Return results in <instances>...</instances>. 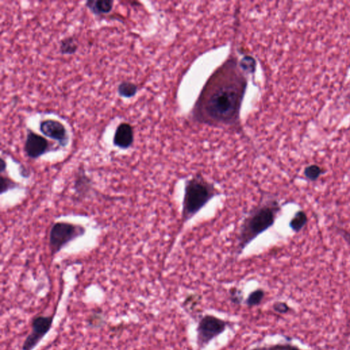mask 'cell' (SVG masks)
Returning a JSON list of instances; mask_svg holds the SVG:
<instances>
[{
  "mask_svg": "<svg viewBox=\"0 0 350 350\" xmlns=\"http://www.w3.org/2000/svg\"><path fill=\"white\" fill-rule=\"evenodd\" d=\"M265 295L266 293H265L264 290L262 289H258L253 291L248 295L246 301V305L249 307L259 306L264 299Z\"/></svg>",
  "mask_w": 350,
  "mask_h": 350,
  "instance_id": "5bb4252c",
  "label": "cell"
},
{
  "mask_svg": "<svg viewBox=\"0 0 350 350\" xmlns=\"http://www.w3.org/2000/svg\"><path fill=\"white\" fill-rule=\"evenodd\" d=\"M134 133L132 126L127 123H121L115 131L113 143L114 146L121 149H128L132 146Z\"/></svg>",
  "mask_w": 350,
  "mask_h": 350,
  "instance_id": "9c48e42d",
  "label": "cell"
},
{
  "mask_svg": "<svg viewBox=\"0 0 350 350\" xmlns=\"http://www.w3.org/2000/svg\"><path fill=\"white\" fill-rule=\"evenodd\" d=\"M273 308L276 312L278 313H281V314H284L286 313L289 311V307L286 303L281 302H278L275 303Z\"/></svg>",
  "mask_w": 350,
  "mask_h": 350,
  "instance_id": "ac0fdd59",
  "label": "cell"
},
{
  "mask_svg": "<svg viewBox=\"0 0 350 350\" xmlns=\"http://www.w3.org/2000/svg\"><path fill=\"white\" fill-rule=\"evenodd\" d=\"M340 233H341V234L342 235V236L343 237V238H344L345 240L347 241V242L348 243V244L350 246V234L349 233L347 232L346 231H344V230L342 229H339Z\"/></svg>",
  "mask_w": 350,
  "mask_h": 350,
  "instance_id": "ffe728a7",
  "label": "cell"
},
{
  "mask_svg": "<svg viewBox=\"0 0 350 350\" xmlns=\"http://www.w3.org/2000/svg\"><path fill=\"white\" fill-rule=\"evenodd\" d=\"M251 350H302L290 344H276L268 347H259Z\"/></svg>",
  "mask_w": 350,
  "mask_h": 350,
  "instance_id": "e0dca14e",
  "label": "cell"
},
{
  "mask_svg": "<svg viewBox=\"0 0 350 350\" xmlns=\"http://www.w3.org/2000/svg\"><path fill=\"white\" fill-rule=\"evenodd\" d=\"M117 92L121 97L130 99L137 94L138 86L130 81H123L118 85Z\"/></svg>",
  "mask_w": 350,
  "mask_h": 350,
  "instance_id": "7c38bea8",
  "label": "cell"
},
{
  "mask_svg": "<svg viewBox=\"0 0 350 350\" xmlns=\"http://www.w3.org/2000/svg\"><path fill=\"white\" fill-rule=\"evenodd\" d=\"M49 149V142L46 138L31 129L28 130L24 150L28 158L34 159H38L48 152Z\"/></svg>",
  "mask_w": 350,
  "mask_h": 350,
  "instance_id": "ba28073f",
  "label": "cell"
},
{
  "mask_svg": "<svg viewBox=\"0 0 350 350\" xmlns=\"http://www.w3.org/2000/svg\"><path fill=\"white\" fill-rule=\"evenodd\" d=\"M6 163L3 158L0 159V173H3L6 171Z\"/></svg>",
  "mask_w": 350,
  "mask_h": 350,
  "instance_id": "44dd1931",
  "label": "cell"
},
{
  "mask_svg": "<svg viewBox=\"0 0 350 350\" xmlns=\"http://www.w3.org/2000/svg\"><path fill=\"white\" fill-rule=\"evenodd\" d=\"M39 129L44 136L57 141L63 147L69 144V136L67 129L57 120L46 119L41 121Z\"/></svg>",
  "mask_w": 350,
  "mask_h": 350,
  "instance_id": "52a82bcc",
  "label": "cell"
},
{
  "mask_svg": "<svg viewBox=\"0 0 350 350\" xmlns=\"http://www.w3.org/2000/svg\"><path fill=\"white\" fill-rule=\"evenodd\" d=\"M307 221L306 213L304 211H298L290 221L289 226L294 232L298 233L306 226Z\"/></svg>",
  "mask_w": 350,
  "mask_h": 350,
  "instance_id": "4fadbf2b",
  "label": "cell"
},
{
  "mask_svg": "<svg viewBox=\"0 0 350 350\" xmlns=\"http://www.w3.org/2000/svg\"><path fill=\"white\" fill-rule=\"evenodd\" d=\"M228 323L218 317L206 315L200 319L196 328V342L200 349L206 348L215 338L226 331Z\"/></svg>",
  "mask_w": 350,
  "mask_h": 350,
  "instance_id": "5b68a950",
  "label": "cell"
},
{
  "mask_svg": "<svg viewBox=\"0 0 350 350\" xmlns=\"http://www.w3.org/2000/svg\"><path fill=\"white\" fill-rule=\"evenodd\" d=\"M216 194V190L213 185L208 182L201 175H196L188 179L185 186L183 197V221L191 219L214 197Z\"/></svg>",
  "mask_w": 350,
  "mask_h": 350,
  "instance_id": "3957f363",
  "label": "cell"
},
{
  "mask_svg": "<svg viewBox=\"0 0 350 350\" xmlns=\"http://www.w3.org/2000/svg\"><path fill=\"white\" fill-rule=\"evenodd\" d=\"M16 183L6 176L1 175L0 176V194H3L10 190L16 188Z\"/></svg>",
  "mask_w": 350,
  "mask_h": 350,
  "instance_id": "2e32d148",
  "label": "cell"
},
{
  "mask_svg": "<svg viewBox=\"0 0 350 350\" xmlns=\"http://www.w3.org/2000/svg\"><path fill=\"white\" fill-rule=\"evenodd\" d=\"M78 49V43L76 38L68 36L61 40L60 43V51L63 55H73Z\"/></svg>",
  "mask_w": 350,
  "mask_h": 350,
  "instance_id": "8fae6325",
  "label": "cell"
},
{
  "mask_svg": "<svg viewBox=\"0 0 350 350\" xmlns=\"http://www.w3.org/2000/svg\"><path fill=\"white\" fill-rule=\"evenodd\" d=\"M231 301L236 304H240L241 301V296L239 294V291L238 289H233L231 290Z\"/></svg>",
  "mask_w": 350,
  "mask_h": 350,
  "instance_id": "d6986e66",
  "label": "cell"
},
{
  "mask_svg": "<svg viewBox=\"0 0 350 350\" xmlns=\"http://www.w3.org/2000/svg\"><path fill=\"white\" fill-rule=\"evenodd\" d=\"M280 211L281 207L278 201H271L252 211L240 228L238 251L241 253L256 237L270 228Z\"/></svg>",
  "mask_w": 350,
  "mask_h": 350,
  "instance_id": "7a4b0ae2",
  "label": "cell"
},
{
  "mask_svg": "<svg viewBox=\"0 0 350 350\" xmlns=\"http://www.w3.org/2000/svg\"><path fill=\"white\" fill-rule=\"evenodd\" d=\"M53 316H37L32 322V331L23 343L22 350H33L37 347L52 326Z\"/></svg>",
  "mask_w": 350,
  "mask_h": 350,
  "instance_id": "8992f818",
  "label": "cell"
},
{
  "mask_svg": "<svg viewBox=\"0 0 350 350\" xmlns=\"http://www.w3.org/2000/svg\"><path fill=\"white\" fill-rule=\"evenodd\" d=\"M113 0H88L85 6L95 16L111 13L114 7Z\"/></svg>",
  "mask_w": 350,
  "mask_h": 350,
  "instance_id": "30bf717a",
  "label": "cell"
},
{
  "mask_svg": "<svg viewBox=\"0 0 350 350\" xmlns=\"http://www.w3.org/2000/svg\"><path fill=\"white\" fill-rule=\"evenodd\" d=\"M324 174V170L316 164L310 165L305 168L304 176L306 179L311 181H316L319 179L321 175Z\"/></svg>",
  "mask_w": 350,
  "mask_h": 350,
  "instance_id": "9a60e30c",
  "label": "cell"
},
{
  "mask_svg": "<svg viewBox=\"0 0 350 350\" xmlns=\"http://www.w3.org/2000/svg\"><path fill=\"white\" fill-rule=\"evenodd\" d=\"M245 81L233 66L216 73L203 93L199 109L213 123H227L236 119L244 95Z\"/></svg>",
  "mask_w": 350,
  "mask_h": 350,
  "instance_id": "6da1fadb",
  "label": "cell"
},
{
  "mask_svg": "<svg viewBox=\"0 0 350 350\" xmlns=\"http://www.w3.org/2000/svg\"><path fill=\"white\" fill-rule=\"evenodd\" d=\"M83 226L69 223H55L49 233V246L51 253L56 254L66 244L84 234Z\"/></svg>",
  "mask_w": 350,
  "mask_h": 350,
  "instance_id": "277c9868",
  "label": "cell"
}]
</instances>
